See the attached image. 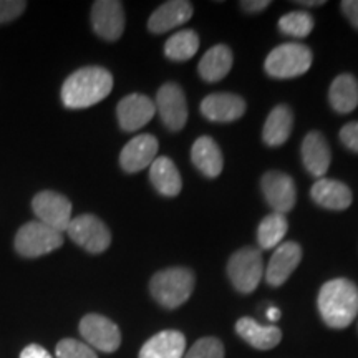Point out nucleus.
Here are the masks:
<instances>
[{
    "label": "nucleus",
    "instance_id": "obj_7",
    "mask_svg": "<svg viewBox=\"0 0 358 358\" xmlns=\"http://www.w3.org/2000/svg\"><path fill=\"white\" fill-rule=\"evenodd\" d=\"M66 232L75 244L92 254L105 252L111 244L110 229L101 219L93 214H82V216L71 219Z\"/></svg>",
    "mask_w": 358,
    "mask_h": 358
},
{
    "label": "nucleus",
    "instance_id": "obj_35",
    "mask_svg": "<svg viewBox=\"0 0 358 358\" xmlns=\"http://www.w3.org/2000/svg\"><path fill=\"white\" fill-rule=\"evenodd\" d=\"M20 358H53V357L45 350L43 347L37 345V343H30L29 347H25L24 350H22Z\"/></svg>",
    "mask_w": 358,
    "mask_h": 358
},
{
    "label": "nucleus",
    "instance_id": "obj_5",
    "mask_svg": "<svg viewBox=\"0 0 358 358\" xmlns=\"http://www.w3.org/2000/svg\"><path fill=\"white\" fill-rule=\"evenodd\" d=\"M64 244V236L38 221H30L20 227L15 236V250L22 257L35 259L50 254Z\"/></svg>",
    "mask_w": 358,
    "mask_h": 358
},
{
    "label": "nucleus",
    "instance_id": "obj_24",
    "mask_svg": "<svg viewBox=\"0 0 358 358\" xmlns=\"http://www.w3.org/2000/svg\"><path fill=\"white\" fill-rule=\"evenodd\" d=\"M294 116L289 106L279 105L271 111L264 124L262 138L268 146H280L289 140L292 133Z\"/></svg>",
    "mask_w": 358,
    "mask_h": 358
},
{
    "label": "nucleus",
    "instance_id": "obj_10",
    "mask_svg": "<svg viewBox=\"0 0 358 358\" xmlns=\"http://www.w3.org/2000/svg\"><path fill=\"white\" fill-rule=\"evenodd\" d=\"M155 106L161 116V122L171 131L185 128L187 122V105L181 87H178L176 83H164L158 90Z\"/></svg>",
    "mask_w": 358,
    "mask_h": 358
},
{
    "label": "nucleus",
    "instance_id": "obj_34",
    "mask_svg": "<svg viewBox=\"0 0 358 358\" xmlns=\"http://www.w3.org/2000/svg\"><path fill=\"white\" fill-rule=\"evenodd\" d=\"M342 12L347 17L348 22L358 30V0H343Z\"/></svg>",
    "mask_w": 358,
    "mask_h": 358
},
{
    "label": "nucleus",
    "instance_id": "obj_17",
    "mask_svg": "<svg viewBox=\"0 0 358 358\" xmlns=\"http://www.w3.org/2000/svg\"><path fill=\"white\" fill-rule=\"evenodd\" d=\"M192 15L191 2L186 0H171V2L163 3L151 13L148 20V29L153 34H164L176 27L186 24Z\"/></svg>",
    "mask_w": 358,
    "mask_h": 358
},
{
    "label": "nucleus",
    "instance_id": "obj_4",
    "mask_svg": "<svg viewBox=\"0 0 358 358\" xmlns=\"http://www.w3.org/2000/svg\"><path fill=\"white\" fill-rule=\"evenodd\" d=\"M312 66V52L302 43H282L268 53L266 71L274 78H295Z\"/></svg>",
    "mask_w": 358,
    "mask_h": 358
},
{
    "label": "nucleus",
    "instance_id": "obj_36",
    "mask_svg": "<svg viewBox=\"0 0 358 358\" xmlns=\"http://www.w3.org/2000/svg\"><path fill=\"white\" fill-rule=\"evenodd\" d=\"M268 3L271 2H267V0H261V2H259V0H252V2H250V0H244V2H241V7H243L245 12L256 13L268 7Z\"/></svg>",
    "mask_w": 358,
    "mask_h": 358
},
{
    "label": "nucleus",
    "instance_id": "obj_37",
    "mask_svg": "<svg viewBox=\"0 0 358 358\" xmlns=\"http://www.w3.org/2000/svg\"><path fill=\"white\" fill-rule=\"evenodd\" d=\"M267 317H268V320H272V322H277L279 320V317H280V312H279V308H275V307H271L267 310Z\"/></svg>",
    "mask_w": 358,
    "mask_h": 358
},
{
    "label": "nucleus",
    "instance_id": "obj_11",
    "mask_svg": "<svg viewBox=\"0 0 358 358\" xmlns=\"http://www.w3.org/2000/svg\"><path fill=\"white\" fill-rule=\"evenodd\" d=\"M92 25L103 40H118L124 30L123 3L116 0H98L92 7Z\"/></svg>",
    "mask_w": 358,
    "mask_h": 358
},
{
    "label": "nucleus",
    "instance_id": "obj_27",
    "mask_svg": "<svg viewBox=\"0 0 358 358\" xmlns=\"http://www.w3.org/2000/svg\"><path fill=\"white\" fill-rule=\"evenodd\" d=\"M199 50V37L194 30H181L168 38L164 45V53L169 60L185 62L189 60Z\"/></svg>",
    "mask_w": 358,
    "mask_h": 358
},
{
    "label": "nucleus",
    "instance_id": "obj_21",
    "mask_svg": "<svg viewBox=\"0 0 358 358\" xmlns=\"http://www.w3.org/2000/svg\"><path fill=\"white\" fill-rule=\"evenodd\" d=\"M185 353V335L178 330H163L141 347L140 358H182Z\"/></svg>",
    "mask_w": 358,
    "mask_h": 358
},
{
    "label": "nucleus",
    "instance_id": "obj_30",
    "mask_svg": "<svg viewBox=\"0 0 358 358\" xmlns=\"http://www.w3.org/2000/svg\"><path fill=\"white\" fill-rule=\"evenodd\" d=\"M182 358H224V345L219 338H199Z\"/></svg>",
    "mask_w": 358,
    "mask_h": 358
},
{
    "label": "nucleus",
    "instance_id": "obj_29",
    "mask_svg": "<svg viewBox=\"0 0 358 358\" xmlns=\"http://www.w3.org/2000/svg\"><path fill=\"white\" fill-rule=\"evenodd\" d=\"M279 29L282 30V34L290 35V37L303 38L312 32L313 19L307 12H301V10L289 12L280 17Z\"/></svg>",
    "mask_w": 358,
    "mask_h": 358
},
{
    "label": "nucleus",
    "instance_id": "obj_26",
    "mask_svg": "<svg viewBox=\"0 0 358 358\" xmlns=\"http://www.w3.org/2000/svg\"><path fill=\"white\" fill-rule=\"evenodd\" d=\"M329 100L337 113H352L358 106V82L350 73L338 75L330 85Z\"/></svg>",
    "mask_w": 358,
    "mask_h": 358
},
{
    "label": "nucleus",
    "instance_id": "obj_31",
    "mask_svg": "<svg viewBox=\"0 0 358 358\" xmlns=\"http://www.w3.org/2000/svg\"><path fill=\"white\" fill-rule=\"evenodd\" d=\"M57 358H98L95 350L75 338H64L57 343Z\"/></svg>",
    "mask_w": 358,
    "mask_h": 358
},
{
    "label": "nucleus",
    "instance_id": "obj_9",
    "mask_svg": "<svg viewBox=\"0 0 358 358\" xmlns=\"http://www.w3.org/2000/svg\"><path fill=\"white\" fill-rule=\"evenodd\" d=\"M32 209L38 222L58 232L69 229L71 221V203L60 192H38L32 201Z\"/></svg>",
    "mask_w": 358,
    "mask_h": 358
},
{
    "label": "nucleus",
    "instance_id": "obj_13",
    "mask_svg": "<svg viewBox=\"0 0 358 358\" xmlns=\"http://www.w3.org/2000/svg\"><path fill=\"white\" fill-rule=\"evenodd\" d=\"M264 198L274 213H289L295 206V185L292 178L280 171H268L261 181Z\"/></svg>",
    "mask_w": 358,
    "mask_h": 358
},
{
    "label": "nucleus",
    "instance_id": "obj_38",
    "mask_svg": "<svg viewBox=\"0 0 358 358\" xmlns=\"http://www.w3.org/2000/svg\"><path fill=\"white\" fill-rule=\"evenodd\" d=\"M299 6H303V7H320L324 6V0H315V2H312V0H306V2H297Z\"/></svg>",
    "mask_w": 358,
    "mask_h": 358
},
{
    "label": "nucleus",
    "instance_id": "obj_20",
    "mask_svg": "<svg viewBox=\"0 0 358 358\" xmlns=\"http://www.w3.org/2000/svg\"><path fill=\"white\" fill-rule=\"evenodd\" d=\"M236 332L244 342L257 350H271L279 345L282 338V332L275 325H262L250 317L237 320Z\"/></svg>",
    "mask_w": 358,
    "mask_h": 358
},
{
    "label": "nucleus",
    "instance_id": "obj_32",
    "mask_svg": "<svg viewBox=\"0 0 358 358\" xmlns=\"http://www.w3.org/2000/svg\"><path fill=\"white\" fill-rule=\"evenodd\" d=\"M25 7L27 3L22 0H0V24L15 20L24 13Z\"/></svg>",
    "mask_w": 358,
    "mask_h": 358
},
{
    "label": "nucleus",
    "instance_id": "obj_19",
    "mask_svg": "<svg viewBox=\"0 0 358 358\" xmlns=\"http://www.w3.org/2000/svg\"><path fill=\"white\" fill-rule=\"evenodd\" d=\"M312 199L317 204L325 209H332V211H343L352 204V191L350 187L337 179H324L320 178L315 185L312 186L310 191Z\"/></svg>",
    "mask_w": 358,
    "mask_h": 358
},
{
    "label": "nucleus",
    "instance_id": "obj_2",
    "mask_svg": "<svg viewBox=\"0 0 358 358\" xmlns=\"http://www.w3.org/2000/svg\"><path fill=\"white\" fill-rule=\"evenodd\" d=\"M317 306L327 325L345 329L358 313V287L348 279L329 280L322 285Z\"/></svg>",
    "mask_w": 358,
    "mask_h": 358
},
{
    "label": "nucleus",
    "instance_id": "obj_15",
    "mask_svg": "<svg viewBox=\"0 0 358 358\" xmlns=\"http://www.w3.org/2000/svg\"><path fill=\"white\" fill-rule=\"evenodd\" d=\"M302 259V249L297 243H284L275 249L274 256L268 261V266L264 272L266 280L272 287H279L289 279Z\"/></svg>",
    "mask_w": 358,
    "mask_h": 358
},
{
    "label": "nucleus",
    "instance_id": "obj_12",
    "mask_svg": "<svg viewBox=\"0 0 358 358\" xmlns=\"http://www.w3.org/2000/svg\"><path fill=\"white\" fill-rule=\"evenodd\" d=\"M156 113L155 101L140 93L124 96L116 106V116L123 131H136L153 120Z\"/></svg>",
    "mask_w": 358,
    "mask_h": 358
},
{
    "label": "nucleus",
    "instance_id": "obj_8",
    "mask_svg": "<svg viewBox=\"0 0 358 358\" xmlns=\"http://www.w3.org/2000/svg\"><path fill=\"white\" fill-rule=\"evenodd\" d=\"M80 334L87 345L105 353H113L122 345L118 325L100 313H88L80 320Z\"/></svg>",
    "mask_w": 358,
    "mask_h": 358
},
{
    "label": "nucleus",
    "instance_id": "obj_23",
    "mask_svg": "<svg viewBox=\"0 0 358 358\" xmlns=\"http://www.w3.org/2000/svg\"><path fill=\"white\" fill-rule=\"evenodd\" d=\"M150 179L159 194L174 198L181 192V174L168 156H159L153 161V164L150 166Z\"/></svg>",
    "mask_w": 358,
    "mask_h": 358
},
{
    "label": "nucleus",
    "instance_id": "obj_14",
    "mask_svg": "<svg viewBox=\"0 0 358 358\" xmlns=\"http://www.w3.org/2000/svg\"><path fill=\"white\" fill-rule=\"evenodd\" d=\"M156 153H158V140L153 134H140L123 148L120 164L127 173H138L153 164Z\"/></svg>",
    "mask_w": 358,
    "mask_h": 358
},
{
    "label": "nucleus",
    "instance_id": "obj_18",
    "mask_svg": "<svg viewBox=\"0 0 358 358\" xmlns=\"http://www.w3.org/2000/svg\"><path fill=\"white\" fill-rule=\"evenodd\" d=\"M330 159H332V153H330L329 143L322 136V133H308L302 143V161L307 171L312 176L322 178L329 171Z\"/></svg>",
    "mask_w": 358,
    "mask_h": 358
},
{
    "label": "nucleus",
    "instance_id": "obj_28",
    "mask_svg": "<svg viewBox=\"0 0 358 358\" xmlns=\"http://www.w3.org/2000/svg\"><path fill=\"white\" fill-rule=\"evenodd\" d=\"M287 219L284 214L272 213L266 216L257 227V243L262 249H272L279 245L287 232Z\"/></svg>",
    "mask_w": 358,
    "mask_h": 358
},
{
    "label": "nucleus",
    "instance_id": "obj_33",
    "mask_svg": "<svg viewBox=\"0 0 358 358\" xmlns=\"http://www.w3.org/2000/svg\"><path fill=\"white\" fill-rule=\"evenodd\" d=\"M340 140H342L343 146L358 153V122L348 123L340 129Z\"/></svg>",
    "mask_w": 358,
    "mask_h": 358
},
{
    "label": "nucleus",
    "instance_id": "obj_3",
    "mask_svg": "<svg viewBox=\"0 0 358 358\" xmlns=\"http://www.w3.org/2000/svg\"><path fill=\"white\" fill-rule=\"evenodd\" d=\"M150 290L161 307L173 310L191 297L194 290V274L186 267L164 268L153 275Z\"/></svg>",
    "mask_w": 358,
    "mask_h": 358
},
{
    "label": "nucleus",
    "instance_id": "obj_1",
    "mask_svg": "<svg viewBox=\"0 0 358 358\" xmlns=\"http://www.w3.org/2000/svg\"><path fill=\"white\" fill-rule=\"evenodd\" d=\"M113 77L101 66H85L71 73L62 87V101L66 108L80 110L96 105L111 93Z\"/></svg>",
    "mask_w": 358,
    "mask_h": 358
},
{
    "label": "nucleus",
    "instance_id": "obj_25",
    "mask_svg": "<svg viewBox=\"0 0 358 358\" xmlns=\"http://www.w3.org/2000/svg\"><path fill=\"white\" fill-rule=\"evenodd\" d=\"M232 66V52L226 45H216L204 53L199 62L201 78L209 83H216L229 73Z\"/></svg>",
    "mask_w": 358,
    "mask_h": 358
},
{
    "label": "nucleus",
    "instance_id": "obj_16",
    "mask_svg": "<svg viewBox=\"0 0 358 358\" xmlns=\"http://www.w3.org/2000/svg\"><path fill=\"white\" fill-rule=\"evenodd\" d=\"M245 111V103L234 93H213L201 103V113L211 122L229 123L239 120Z\"/></svg>",
    "mask_w": 358,
    "mask_h": 358
},
{
    "label": "nucleus",
    "instance_id": "obj_6",
    "mask_svg": "<svg viewBox=\"0 0 358 358\" xmlns=\"http://www.w3.org/2000/svg\"><path fill=\"white\" fill-rule=\"evenodd\" d=\"M227 275L239 292L250 294L256 290L264 275L261 250L244 248L232 254L227 264Z\"/></svg>",
    "mask_w": 358,
    "mask_h": 358
},
{
    "label": "nucleus",
    "instance_id": "obj_22",
    "mask_svg": "<svg viewBox=\"0 0 358 358\" xmlns=\"http://www.w3.org/2000/svg\"><path fill=\"white\" fill-rule=\"evenodd\" d=\"M191 159L194 166L208 178H217L222 171V153L217 143L209 136H201L194 141L191 150Z\"/></svg>",
    "mask_w": 358,
    "mask_h": 358
}]
</instances>
